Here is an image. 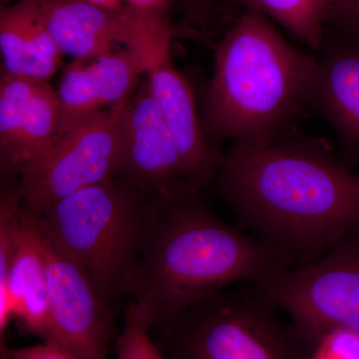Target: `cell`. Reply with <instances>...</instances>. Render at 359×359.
Instances as JSON below:
<instances>
[{"label": "cell", "instance_id": "e0dca14e", "mask_svg": "<svg viewBox=\"0 0 359 359\" xmlns=\"http://www.w3.org/2000/svg\"><path fill=\"white\" fill-rule=\"evenodd\" d=\"M244 7L271 18L292 36L318 51L325 36V23L335 0H231Z\"/></svg>", "mask_w": 359, "mask_h": 359}, {"label": "cell", "instance_id": "ac0fdd59", "mask_svg": "<svg viewBox=\"0 0 359 359\" xmlns=\"http://www.w3.org/2000/svg\"><path fill=\"white\" fill-rule=\"evenodd\" d=\"M124 313V325L114 340L117 359H166L151 339L150 327L131 299Z\"/></svg>", "mask_w": 359, "mask_h": 359}, {"label": "cell", "instance_id": "ba28073f", "mask_svg": "<svg viewBox=\"0 0 359 359\" xmlns=\"http://www.w3.org/2000/svg\"><path fill=\"white\" fill-rule=\"evenodd\" d=\"M18 320L28 334L48 337L49 290L45 229L40 215L26 209L18 187L0 200V334Z\"/></svg>", "mask_w": 359, "mask_h": 359}, {"label": "cell", "instance_id": "8fae6325", "mask_svg": "<svg viewBox=\"0 0 359 359\" xmlns=\"http://www.w3.org/2000/svg\"><path fill=\"white\" fill-rule=\"evenodd\" d=\"M120 129L123 155L119 177L127 183L149 199L200 193L193 186L147 79L125 106Z\"/></svg>", "mask_w": 359, "mask_h": 359}, {"label": "cell", "instance_id": "6da1fadb", "mask_svg": "<svg viewBox=\"0 0 359 359\" xmlns=\"http://www.w3.org/2000/svg\"><path fill=\"white\" fill-rule=\"evenodd\" d=\"M214 183L240 228L278 250L290 269L316 263L359 233V174L325 139L297 129L264 143L233 141Z\"/></svg>", "mask_w": 359, "mask_h": 359}, {"label": "cell", "instance_id": "7c38bea8", "mask_svg": "<svg viewBox=\"0 0 359 359\" xmlns=\"http://www.w3.org/2000/svg\"><path fill=\"white\" fill-rule=\"evenodd\" d=\"M316 52L306 109L330 123L340 159L353 169L359 164V32L327 25Z\"/></svg>", "mask_w": 359, "mask_h": 359}, {"label": "cell", "instance_id": "5bb4252c", "mask_svg": "<svg viewBox=\"0 0 359 359\" xmlns=\"http://www.w3.org/2000/svg\"><path fill=\"white\" fill-rule=\"evenodd\" d=\"M63 55L93 60L117 50L133 48L145 29L150 13L125 6L108 9L87 0H30Z\"/></svg>", "mask_w": 359, "mask_h": 359}, {"label": "cell", "instance_id": "7402d4cb", "mask_svg": "<svg viewBox=\"0 0 359 359\" xmlns=\"http://www.w3.org/2000/svg\"><path fill=\"white\" fill-rule=\"evenodd\" d=\"M125 4L137 13H152L168 11L169 0H125Z\"/></svg>", "mask_w": 359, "mask_h": 359}, {"label": "cell", "instance_id": "52a82bcc", "mask_svg": "<svg viewBox=\"0 0 359 359\" xmlns=\"http://www.w3.org/2000/svg\"><path fill=\"white\" fill-rule=\"evenodd\" d=\"M129 99L58 134L46 152L21 173L16 187L26 209L40 215L71 194L119 176L120 121Z\"/></svg>", "mask_w": 359, "mask_h": 359}, {"label": "cell", "instance_id": "d4e9b609", "mask_svg": "<svg viewBox=\"0 0 359 359\" xmlns=\"http://www.w3.org/2000/svg\"><path fill=\"white\" fill-rule=\"evenodd\" d=\"M9 1H11V0H0V2H1V6H7Z\"/></svg>", "mask_w": 359, "mask_h": 359}, {"label": "cell", "instance_id": "603a6c76", "mask_svg": "<svg viewBox=\"0 0 359 359\" xmlns=\"http://www.w3.org/2000/svg\"><path fill=\"white\" fill-rule=\"evenodd\" d=\"M87 1L108 9H120L126 6L125 0H87Z\"/></svg>", "mask_w": 359, "mask_h": 359}, {"label": "cell", "instance_id": "4fadbf2b", "mask_svg": "<svg viewBox=\"0 0 359 359\" xmlns=\"http://www.w3.org/2000/svg\"><path fill=\"white\" fill-rule=\"evenodd\" d=\"M59 128L56 90L48 81L2 75L0 80V168L20 177L50 147Z\"/></svg>", "mask_w": 359, "mask_h": 359}, {"label": "cell", "instance_id": "277c9868", "mask_svg": "<svg viewBox=\"0 0 359 359\" xmlns=\"http://www.w3.org/2000/svg\"><path fill=\"white\" fill-rule=\"evenodd\" d=\"M150 200L117 176L71 194L40 214L46 233L111 304L123 294L138 256Z\"/></svg>", "mask_w": 359, "mask_h": 359}, {"label": "cell", "instance_id": "3957f363", "mask_svg": "<svg viewBox=\"0 0 359 359\" xmlns=\"http://www.w3.org/2000/svg\"><path fill=\"white\" fill-rule=\"evenodd\" d=\"M316 56L292 46L269 18L245 11L216 45L203 130L224 140L264 143L297 129Z\"/></svg>", "mask_w": 359, "mask_h": 359}, {"label": "cell", "instance_id": "9c48e42d", "mask_svg": "<svg viewBox=\"0 0 359 359\" xmlns=\"http://www.w3.org/2000/svg\"><path fill=\"white\" fill-rule=\"evenodd\" d=\"M49 290L48 337L80 359H109L116 339L109 302L88 273L45 231Z\"/></svg>", "mask_w": 359, "mask_h": 359}, {"label": "cell", "instance_id": "7a4b0ae2", "mask_svg": "<svg viewBox=\"0 0 359 359\" xmlns=\"http://www.w3.org/2000/svg\"><path fill=\"white\" fill-rule=\"evenodd\" d=\"M287 269L285 257L268 243L215 217L200 193L176 194L149 202L123 294L162 335L203 299L231 285H259Z\"/></svg>", "mask_w": 359, "mask_h": 359}, {"label": "cell", "instance_id": "2e32d148", "mask_svg": "<svg viewBox=\"0 0 359 359\" xmlns=\"http://www.w3.org/2000/svg\"><path fill=\"white\" fill-rule=\"evenodd\" d=\"M2 75L48 81L62 63L63 53L30 0L0 9Z\"/></svg>", "mask_w": 359, "mask_h": 359}, {"label": "cell", "instance_id": "8992f818", "mask_svg": "<svg viewBox=\"0 0 359 359\" xmlns=\"http://www.w3.org/2000/svg\"><path fill=\"white\" fill-rule=\"evenodd\" d=\"M257 285L311 351L334 332L359 334V233L316 263L285 269Z\"/></svg>", "mask_w": 359, "mask_h": 359}, {"label": "cell", "instance_id": "cb8c5ba5", "mask_svg": "<svg viewBox=\"0 0 359 359\" xmlns=\"http://www.w3.org/2000/svg\"><path fill=\"white\" fill-rule=\"evenodd\" d=\"M355 1L356 0H335L334 8H332L330 16L332 15V14L337 13V11H341V9L346 8L347 6H351V4H354ZM330 16H328V18H330Z\"/></svg>", "mask_w": 359, "mask_h": 359}, {"label": "cell", "instance_id": "44dd1931", "mask_svg": "<svg viewBox=\"0 0 359 359\" xmlns=\"http://www.w3.org/2000/svg\"><path fill=\"white\" fill-rule=\"evenodd\" d=\"M327 25L339 26L359 32V0L328 18Z\"/></svg>", "mask_w": 359, "mask_h": 359}, {"label": "cell", "instance_id": "ffe728a7", "mask_svg": "<svg viewBox=\"0 0 359 359\" xmlns=\"http://www.w3.org/2000/svg\"><path fill=\"white\" fill-rule=\"evenodd\" d=\"M214 0H181L180 6L185 20L196 25H205L212 13Z\"/></svg>", "mask_w": 359, "mask_h": 359}, {"label": "cell", "instance_id": "9a60e30c", "mask_svg": "<svg viewBox=\"0 0 359 359\" xmlns=\"http://www.w3.org/2000/svg\"><path fill=\"white\" fill-rule=\"evenodd\" d=\"M145 70L143 56L125 47L93 60L73 61L65 68L56 90L58 134L105 106L112 107L129 99Z\"/></svg>", "mask_w": 359, "mask_h": 359}, {"label": "cell", "instance_id": "30bf717a", "mask_svg": "<svg viewBox=\"0 0 359 359\" xmlns=\"http://www.w3.org/2000/svg\"><path fill=\"white\" fill-rule=\"evenodd\" d=\"M172 39L169 16L160 18L135 50L143 56L152 95L171 130L193 186L201 192L214 183L222 153L205 136L192 87L174 65Z\"/></svg>", "mask_w": 359, "mask_h": 359}, {"label": "cell", "instance_id": "d6986e66", "mask_svg": "<svg viewBox=\"0 0 359 359\" xmlns=\"http://www.w3.org/2000/svg\"><path fill=\"white\" fill-rule=\"evenodd\" d=\"M1 359H80L76 354L53 340H43L35 346L9 348L1 344Z\"/></svg>", "mask_w": 359, "mask_h": 359}, {"label": "cell", "instance_id": "5b68a950", "mask_svg": "<svg viewBox=\"0 0 359 359\" xmlns=\"http://www.w3.org/2000/svg\"><path fill=\"white\" fill-rule=\"evenodd\" d=\"M167 359H308L311 349L255 283L217 292L161 335Z\"/></svg>", "mask_w": 359, "mask_h": 359}]
</instances>
